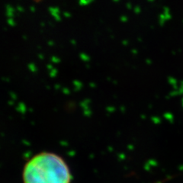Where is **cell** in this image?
Instances as JSON below:
<instances>
[{"instance_id":"5","label":"cell","mask_w":183,"mask_h":183,"mask_svg":"<svg viewBox=\"0 0 183 183\" xmlns=\"http://www.w3.org/2000/svg\"><path fill=\"white\" fill-rule=\"evenodd\" d=\"M93 1L94 0H79V4L81 6H87L91 3H93Z\"/></svg>"},{"instance_id":"1","label":"cell","mask_w":183,"mask_h":183,"mask_svg":"<svg viewBox=\"0 0 183 183\" xmlns=\"http://www.w3.org/2000/svg\"><path fill=\"white\" fill-rule=\"evenodd\" d=\"M24 183H70V170L57 154L43 152L28 160L23 170Z\"/></svg>"},{"instance_id":"12","label":"cell","mask_w":183,"mask_h":183,"mask_svg":"<svg viewBox=\"0 0 183 183\" xmlns=\"http://www.w3.org/2000/svg\"><path fill=\"white\" fill-rule=\"evenodd\" d=\"M113 2H120V0H113Z\"/></svg>"},{"instance_id":"7","label":"cell","mask_w":183,"mask_h":183,"mask_svg":"<svg viewBox=\"0 0 183 183\" xmlns=\"http://www.w3.org/2000/svg\"><path fill=\"white\" fill-rule=\"evenodd\" d=\"M8 24L9 25H11V26H14V25H15V22L12 18H9V19H8Z\"/></svg>"},{"instance_id":"10","label":"cell","mask_w":183,"mask_h":183,"mask_svg":"<svg viewBox=\"0 0 183 183\" xmlns=\"http://www.w3.org/2000/svg\"><path fill=\"white\" fill-rule=\"evenodd\" d=\"M63 15H64L65 17H68V18H69V17H70V16H71V15L69 14V12H64V14H63Z\"/></svg>"},{"instance_id":"6","label":"cell","mask_w":183,"mask_h":183,"mask_svg":"<svg viewBox=\"0 0 183 183\" xmlns=\"http://www.w3.org/2000/svg\"><path fill=\"white\" fill-rule=\"evenodd\" d=\"M133 10L135 14H140V13L141 12V8L140 6H138V5L134 7Z\"/></svg>"},{"instance_id":"8","label":"cell","mask_w":183,"mask_h":183,"mask_svg":"<svg viewBox=\"0 0 183 183\" xmlns=\"http://www.w3.org/2000/svg\"><path fill=\"white\" fill-rule=\"evenodd\" d=\"M120 20L122 22H127V21H128V17H127V15H122L121 17H120Z\"/></svg>"},{"instance_id":"9","label":"cell","mask_w":183,"mask_h":183,"mask_svg":"<svg viewBox=\"0 0 183 183\" xmlns=\"http://www.w3.org/2000/svg\"><path fill=\"white\" fill-rule=\"evenodd\" d=\"M126 5H127V8H129V9H131V8H133V7H132V5L130 3H127Z\"/></svg>"},{"instance_id":"3","label":"cell","mask_w":183,"mask_h":183,"mask_svg":"<svg viewBox=\"0 0 183 183\" xmlns=\"http://www.w3.org/2000/svg\"><path fill=\"white\" fill-rule=\"evenodd\" d=\"M49 11H50L51 15L54 18L55 20L57 21V22L61 20L60 12H59V9L57 7H50V8H49Z\"/></svg>"},{"instance_id":"2","label":"cell","mask_w":183,"mask_h":183,"mask_svg":"<svg viewBox=\"0 0 183 183\" xmlns=\"http://www.w3.org/2000/svg\"><path fill=\"white\" fill-rule=\"evenodd\" d=\"M171 19H172V13H171L170 8L167 6L164 7L162 12L159 15V24H160V26H163Z\"/></svg>"},{"instance_id":"13","label":"cell","mask_w":183,"mask_h":183,"mask_svg":"<svg viewBox=\"0 0 183 183\" xmlns=\"http://www.w3.org/2000/svg\"><path fill=\"white\" fill-rule=\"evenodd\" d=\"M147 1H148V2H154V0H147Z\"/></svg>"},{"instance_id":"4","label":"cell","mask_w":183,"mask_h":183,"mask_svg":"<svg viewBox=\"0 0 183 183\" xmlns=\"http://www.w3.org/2000/svg\"><path fill=\"white\" fill-rule=\"evenodd\" d=\"M15 13V10L11 5H8L6 7V15L8 16V18H12L13 15H14Z\"/></svg>"},{"instance_id":"11","label":"cell","mask_w":183,"mask_h":183,"mask_svg":"<svg viewBox=\"0 0 183 183\" xmlns=\"http://www.w3.org/2000/svg\"><path fill=\"white\" fill-rule=\"evenodd\" d=\"M18 8V10H19H19H21V11H22H22H23V8H22V7H21V6H19V7H18V8Z\"/></svg>"}]
</instances>
